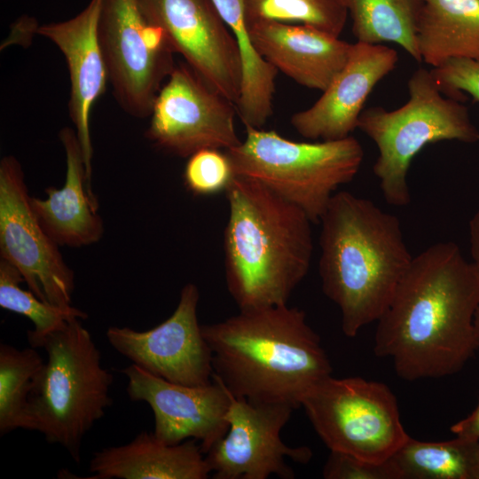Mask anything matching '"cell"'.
Instances as JSON below:
<instances>
[{"instance_id":"obj_21","label":"cell","mask_w":479,"mask_h":479,"mask_svg":"<svg viewBox=\"0 0 479 479\" xmlns=\"http://www.w3.org/2000/svg\"><path fill=\"white\" fill-rule=\"evenodd\" d=\"M417 44L432 67L451 59L479 61V0H422Z\"/></svg>"},{"instance_id":"obj_5","label":"cell","mask_w":479,"mask_h":479,"mask_svg":"<svg viewBox=\"0 0 479 479\" xmlns=\"http://www.w3.org/2000/svg\"><path fill=\"white\" fill-rule=\"evenodd\" d=\"M29 344L43 348L47 360L34 381L22 428L41 433L79 463L84 436L112 405L113 375L80 318Z\"/></svg>"},{"instance_id":"obj_7","label":"cell","mask_w":479,"mask_h":479,"mask_svg":"<svg viewBox=\"0 0 479 479\" xmlns=\"http://www.w3.org/2000/svg\"><path fill=\"white\" fill-rule=\"evenodd\" d=\"M246 137L225 150L235 176L253 179L303 210L317 224L334 192L351 182L364 159L352 137L297 142L275 130L245 126Z\"/></svg>"},{"instance_id":"obj_32","label":"cell","mask_w":479,"mask_h":479,"mask_svg":"<svg viewBox=\"0 0 479 479\" xmlns=\"http://www.w3.org/2000/svg\"><path fill=\"white\" fill-rule=\"evenodd\" d=\"M468 229L472 263L479 271V209L470 219Z\"/></svg>"},{"instance_id":"obj_26","label":"cell","mask_w":479,"mask_h":479,"mask_svg":"<svg viewBox=\"0 0 479 479\" xmlns=\"http://www.w3.org/2000/svg\"><path fill=\"white\" fill-rule=\"evenodd\" d=\"M247 26L278 21L315 27L335 36L349 15L342 0H243Z\"/></svg>"},{"instance_id":"obj_30","label":"cell","mask_w":479,"mask_h":479,"mask_svg":"<svg viewBox=\"0 0 479 479\" xmlns=\"http://www.w3.org/2000/svg\"><path fill=\"white\" fill-rule=\"evenodd\" d=\"M326 479H399L397 471L389 459L372 462L352 455L330 451L323 467Z\"/></svg>"},{"instance_id":"obj_19","label":"cell","mask_w":479,"mask_h":479,"mask_svg":"<svg viewBox=\"0 0 479 479\" xmlns=\"http://www.w3.org/2000/svg\"><path fill=\"white\" fill-rule=\"evenodd\" d=\"M59 137L66 155L64 185L46 188L44 199L31 196V207L43 228L59 247L90 246L99 241L105 231L98 213V202L87 177L75 130L65 127Z\"/></svg>"},{"instance_id":"obj_29","label":"cell","mask_w":479,"mask_h":479,"mask_svg":"<svg viewBox=\"0 0 479 479\" xmlns=\"http://www.w3.org/2000/svg\"><path fill=\"white\" fill-rule=\"evenodd\" d=\"M430 71L445 96L461 101L467 94L479 102V61L451 59Z\"/></svg>"},{"instance_id":"obj_4","label":"cell","mask_w":479,"mask_h":479,"mask_svg":"<svg viewBox=\"0 0 479 479\" xmlns=\"http://www.w3.org/2000/svg\"><path fill=\"white\" fill-rule=\"evenodd\" d=\"M320 223L322 290L355 337L384 313L412 256L398 218L349 192L334 193Z\"/></svg>"},{"instance_id":"obj_33","label":"cell","mask_w":479,"mask_h":479,"mask_svg":"<svg viewBox=\"0 0 479 479\" xmlns=\"http://www.w3.org/2000/svg\"><path fill=\"white\" fill-rule=\"evenodd\" d=\"M474 325H475V333L479 341V307L477 308L475 314Z\"/></svg>"},{"instance_id":"obj_3","label":"cell","mask_w":479,"mask_h":479,"mask_svg":"<svg viewBox=\"0 0 479 479\" xmlns=\"http://www.w3.org/2000/svg\"><path fill=\"white\" fill-rule=\"evenodd\" d=\"M224 231L228 291L240 310L287 304L313 255L312 221L263 185L235 176Z\"/></svg>"},{"instance_id":"obj_24","label":"cell","mask_w":479,"mask_h":479,"mask_svg":"<svg viewBox=\"0 0 479 479\" xmlns=\"http://www.w3.org/2000/svg\"><path fill=\"white\" fill-rule=\"evenodd\" d=\"M352 21L357 42L394 43L414 60L421 57L417 44V27L422 0H342Z\"/></svg>"},{"instance_id":"obj_23","label":"cell","mask_w":479,"mask_h":479,"mask_svg":"<svg viewBox=\"0 0 479 479\" xmlns=\"http://www.w3.org/2000/svg\"><path fill=\"white\" fill-rule=\"evenodd\" d=\"M389 459L399 479H479V441L461 436L442 442L409 436Z\"/></svg>"},{"instance_id":"obj_20","label":"cell","mask_w":479,"mask_h":479,"mask_svg":"<svg viewBox=\"0 0 479 479\" xmlns=\"http://www.w3.org/2000/svg\"><path fill=\"white\" fill-rule=\"evenodd\" d=\"M194 439L168 444L143 431L130 443L93 454L89 471L94 479H206L210 467Z\"/></svg>"},{"instance_id":"obj_12","label":"cell","mask_w":479,"mask_h":479,"mask_svg":"<svg viewBox=\"0 0 479 479\" xmlns=\"http://www.w3.org/2000/svg\"><path fill=\"white\" fill-rule=\"evenodd\" d=\"M174 53L209 86L237 104L241 62L236 39L212 0H137Z\"/></svg>"},{"instance_id":"obj_22","label":"cell","mask_w":479,"mask_h":479,"mask_svg":"<svg viewBox=\"0 0 479 479\" xmlns=\"http://www.w3.org/2000/svg\"><path fill=\"white\" fill-rule=\"evenodd\" d=\"M232 32L241 62V85L236 104L245 126L262 129L273 113L278 70L255 48L244 16L243 0H212Z\"/></svg>"},{"instance_id":"obj_14","label":"cell","mask_w":479,"mask_h":479,"mask_svg":"<svg viewBox=\"0 0 479 479\" xmlns=\"http://www.w3.org/2000/svg\"><path fill=\"white\" fill-rule=\"evenodd\" d=\"M200 298L196 285L187 283L177 306L165 321L147 331L110 326L111 346L132 364L166 381L202 386L213 379L212 354L199 324Z\"/></svg>"},{"instance_id":"obj_27","label":"cell","mask_w":479,"mask_h":479,"mask_svg":"<svg viewBox=\"0 0 479 479\" xmlns=\"http://www.w3.org/2000/svg\"><path fill=\"white\" fill-rule=\"evenodd\" d=\"M24 279L11 263L0 260V307L27 318L35 328L27 331L28 342L35 341L72 318L86 319V312L74 307H59L38 298L20 284Z\"/></svg>"},{"instance_id":"obj_17","label":"cell","mask_w":479,"mask_h":479,"mask_svg":"<svg viewBox=\"0 0 479 479\" xmlns=\"http://www.w3.org/2000/svg\"><path fill=\"white\" fill-rule=\"evenodd\" d=\"M103 0H90L76 16L60 22L44 24L36 32L51 40L65 56L70 76L68 103L91 184L93 147L90 137V112L105 92L107 70L98 40V21Z\"/></svg>"},{"instance_id":"obj_1","label":"cell","mask_w":479,"mask_h":479,"mask_svg":"<svg viewBox=\"0 0 479 479\" xmlns=\"http://www.w3.org/2000/svg\"><path fill=\"white\" fill-rule=\"evenodd\" d=\"M479 271L452 241L412 257L377 320L373 351L406 381L457 373L479 349Z\"/></svg>"},{"instance_id":"obj_28","label":"cell","mask_w":479,"mask_h":479,"mask_svg":"<svg viewBox=\"0 0 479 479\" xmlns=\"http://www.w3.org/2000/svg\"><path fill=\"white\" fill-rule=\"evenodd\" d=\"M234 177L225 151L216 148H204L190 155L183 176L186 189L198 196L225 192Z\"/></svg>"},{"instance_id":"obj_6","label":"cell","mask_w":479,"mask_h":479,"mask_svg":"<svg viewBox=\"0 0 479 479\" xmlns=\"http://www.w3.org/2000/svg\"><path fill=\"white\" fill-rule=\"evenodd\" d=\"M409 99L401 107L363 109L357 129L377 145L379 155L373 171L387 203L404 207L410 203L407 172L414 156L428 144L457 140L479 141V130L467 107L445 96L431 71L415 70L408 80Z\"/></svg>"},{"instance_id":"obj_9","label":"cell","mask_w":479,"mask_h":479,"mask_svg":"<svg viewBox=\"0 0 479 479\" xmlns=\"http://www.w3.org/2000/svg\"><path fill=\"white\" fill-rule=\"evenodd\" d=\"M98 40L117 103L133 117H150L176 66L162 29L146 20L137 0H103Z\"/></svg>"},{"instance_id":"obj_25","label":"cell","mask_w":479,"mask_h":479,"mask_svg":"<svg viewBox=\"0 0 479 479\" xmlns=\"http://www.w3.org/2000/svg\"><path fill=\"white\" fill-rule=\"evenodd\" d=\"M44 360L35 348L0 344V435L23 428L27 399Z\"/></svg>"},{"instance_id":"obj_11","label":"cell","mask_w":479,"mask_h":479,"mask_svg":"<svg viewBox=\"0 0 479 479\" xmlns=\"http://www.w3.org/2000/svg\"><path fill=\"white\" fill-rule=\"evenodd\" d=\"M236 110L233 102L182 63L160 90L145 136L154 147L179 157L204 148L225 151L241 142L235 130Z\"/></svg>"},{"instance_id":"obj_13","label":"cell","mask_w":479,"mask_h":479,"mask_svg":"<svg viewBox=\"0 0 479 479\" xmlns=\"http://www.w3.org/2000/svg\"><path fill=\"white\" fill-rule=\"evenodd\" d=\"M230 393V392H229ZM227 433L205 454L215 479H292L287 459L304 464L312 457L308 446L292 447L281 439L292 407L255 404L230 393Z\"/></svg>"},{"instance_id":"obj_10","label":"cell","mask_w":479,"mask_h":479,"mask_svg":"<svg viewBox=\"0 0 479 479\" xmlns=\"http://www.w3.org/2000/svg\"><path fill=\"white\" fill-rule=\"evenodd\" d=\"M25 175L12 155L0 161V256L21 274L42 301L70 307L75 273L59 246L39 223L30 203Z\"/></svg>"},{"instance_id":"obj_2","label":"cell","mask_w":479,"mask_h":479,"mask_svg":"<svg viewBox=\"0 0 479 479\" xmlns=\"http://www.w3.org/2000/svg\"><path fill=\"white\" fill-rule=\"evenodd\" d=\"M201 330L212 354V376L235 397L295 409L308 390L332 375L320 338L299 308L240 310Z\"/></svg>"},{"instance_id":"obj_18","label":"cell","mask_w":479,"mask_h":479,"mask_svg":"<svg viewBox=\"0 0 479 479\" xmlns=\"http://www.w3.org/2000/svg\"><path fill=\"white\" fill-rule=\"evenodd\" d=\"M247 27L260 55L278 71L321 91L345 66L352 46L309 25L261 21Z\"/></svg>"},{"instance_id":"obj_8","label":"cell","mask_w":479,"mask_h":479,"mask_svg":"<svg viewBox=\"0 0 479 479\" xmlns=\"http://www.w3.org/2000/svg\"><path fill=\"white\" fill-rule=\"evenodd\" d=\"M301 407L330 451L367 461L388 460L410 436L382 382L330 375L308 390Z\"/></svg>"},{"instance_id":"obj_31","label":"cell","mask_w":479,"mask_h":479,"mask_svg":"<svg viewBox=\"0 0 479 479\" xmlns=\"http://www.w3.org/2000/svg\"><path fill=\"white\" fill-rule=\"evenodd\" d=\"M451 430L457 436L479 441V403L468 416L453 424Z\"/></svg>"},{"instance_id":"obj_16","label":"cell","mask_w":479,"mask_h":479,"mask_svg":"<svg viewBox=\"0 0 479 479\" xmlns=\"http://www.w3.org/2000/svg\"><path fill=\"white\" fill-rule=\"evenodd\" d=\"M398 59L395 49L381 43H352L345 66L310 107L293 114L292 126L311 140L350 136L371 91L395 69Z\"/></svg>"},{"instance_id":"obj_15","label":"cell","mask_w":479,"mask_h":479,"mask_svg":"<svg viewBox=\"0 0 479 479\" xmlns=\"http://www.w3.org/2000/svg\"><path fill=\"white\" fill-rule=\"evenodd\" d=\"M121 372L127 377L132 401L145 402L154 416L153 434L168 444L200 442L206 454L227 433L230 393L215 377L202 386L174 383L135 364Z\"/></svg>"}]
</instances>
